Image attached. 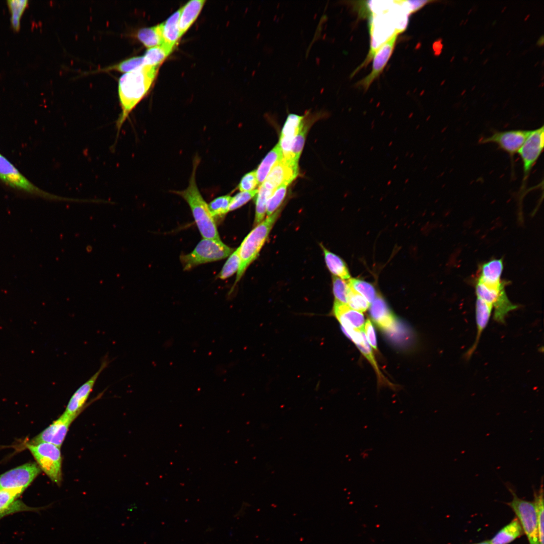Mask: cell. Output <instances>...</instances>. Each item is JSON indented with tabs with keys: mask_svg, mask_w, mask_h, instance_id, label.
I'll list each match as a JSON object with an SVG mask.
<instances>
[{
	"mask_svg": "<svg viewBox=\"0 0 544 544\" xmlns=\"http://www.w3.org/2000/svg\"><path fill=\"white\" fill-rule=\"evenodd\" d=\"M158 68L142 65L120 77L118 90L121 111L116 124L118 134L130 112L147 93Z\"/></svg>",
	"mask_w": 544,
	"mask_h": 544,
	"instance_id": "6da1fadb",
	"label": "cell"
},
{
	"mask_svg": "<svg viewBox=\"0 0 544 544\" xmlns=\"http://www.w3.org/2000/svg\"><path fill=\"white\" fill-rule=\"evenodd\" d=\"M200 160L195 157L187 187L183 190L173 191L188 204L198 229L203 238L221 240L214 218L209 205L204 200L197 187L195 174Z\"/></svg>",
	"mask_w": 544,
	"mask_h": 544,
	"instance_id": "7a4b0ae2",
	"label": "cell"
},
{
	"mask_svg": "<svg viewBox=\"0 0 544 544\" xmlns=\"http://www.w3.org/2000/svg\"><path fill=\"white\" fill-rule=\"evenodd\" d=\"M280 212L281 210H278L257 224L246 236L238 248L240 264L235 284L240 280L249 264L257 257Z\"/></svg>",
	"mask_w": 544,
	"mask_h": 544,
	"instance_id": "3957f363",
	"label": "cell"
},
{
	"mask_svg": "<svg viewBox=\"0 0 544 544\" xmlns=\"http://www.w3.org/2000/svg\"><path fill=\"white\" fill-rule=\"evenodd\" d=\"M507 284V282L501 280L493 283L478 279L475 285L477 297L492 305L494 310V319L502 323H504L508 314L518 307L507 296L505 290Z\"/></svg>",
	"mask_w": 544,
	"mask_h": 544,
	"instance_id": "277c9868",
	"label": "cell"
},
{
	"mask_svg": "<svg viewBox=\"0 0 544 544\" xmlns=\"http://www.w3.org/2000/svg\"><path fill=\"white\" fill-rule=\"evenodd\" d=\"M233 251L221 240L203 238L191 252L181 255L180 259L184 270H187L201 264L224 259Z\"/></svg>",
	"mask_w": 544,
	"mask_h": 544,
	"instance_id": "5b68a950",
	"label": "cell"
},
{
	"mask_svg": "<svg viewBox=\"0 0 544 544\" xmlns=\"http://www.w3.org/2000/svg\"><path fill=\"white\" fill-rule=\"evenodd\" d=\"M27 448L35 458L40 468L55 484L62 481V456L60 448L47 442L28 443Z\"/></svg>",
	"mask_w": 544,
	"mask_h": 544,
	"instance_id": "8992f818",
	"label": "cell"
},
{
	"mask_svg": "<svg viewBox=\"0 0 544 544\" xmlns=\"http://www.w3.org/2000/svg\"><path fill=\"white\" fill-rule=\"evenodd\" d=\"M506 486L513 497L512 501L507 504L516 514L529 543L539 544L536 509L534 502L519 498L510 484L506 483Z\"/></svg>",
	"mask_w": 544,
	"mask_h": 544,
	"instance_id": "52a82bcc",
	"label": "cell"
},
{
	"mask_svg": "<svg viewBox=\"0 0 544 544\" xmlns=\"http://www.w3.org/2000/svg\"><path fill=\"white\" fill-rule=\"evenodd\" d=\"M0 181L25 192L51 200H71L50 194L39 188L24 175L4 156L0 154Z\"/></svg>",
	"mask_w": 544,
	"mask_h": 544,
	"instance_id": "ba28073f",
	"label": "cell"
},
{
	"mask_svg": "<svg viewBox=\"0 0 544 544\" xmlns=\"http://www.w3.org/2000/svg\"><path fill=\"white\" fill-rule=\"evenodd\" d=\"M543 126L530 130L524 143L518 152L522 163L523 176L520 191L522 198L524 194L527 180L531 170L540 156L543 149Z\"/></svg>",
	"mask_w": 544,
	"mask_h": 544,
	"instance_id": "9c48e42d",
	"label": "cell"
},
{
	"mask_svg": "<svg viewBox=\"0 0 544 544\" xmlns=\"http://www.w3.org/2000/svg\"><path fill=\"white\" fill-rule=\"evenodd\" d=\"M530 132V130L522 129L495 131L492 135L482 138L479 142L481 144H496L500 149L508 154L513 167L514 155L518 153Z\"/></svg>",
	"mask_w": 544,
	"mask_h": 544,
	"instance_id": "30bf717a",
	"label": "cell"
},
{
	"mask_svg": "<svg viewBox=\"0 0 544 544\" xmlns=\"http://www.w3.org/2000/svg\"><path fill=\"white\" fill-rule=\"evenodd\" d=\"M41 469L35 463H28L13 468L0 475V489L22 491L40 473Z\"/></svg>",
	"mask_w": 544,
	"mask_h": 544,
	"instance_id": "8fae6325",
	"label": "cell"
},
{
	"mask_svg": "<svg viewBox=\"0 0 544 544\" xmlns=\"http://www.w3.org/2000/svg\"><path fill=\"white\" fill-rule=\"evenodd\" d=\"M78 416L63 413L50 426L35 437L29 443L47 442L60 447L64 440L69 427Z\"/></svg>",
	"mask_w": 544,
	"mask_h": 544,
	"instance_id": "7c38bea8",
	"label": "cell"
},
{
	"mask_svg": "<svg viewBox=\"0 0 544 544\" xmlns=\"http://www.w3.org/2000/svg\"><path fill=\"white\" fill-rule=\"evenodd\" d=\"M108 363V359H104L97 371L76 390L69 401L64 412L65 413L71 416H78L81 413L93 391L97 380Z\"/></svg>",
	"mask_w": 544,
	"mask_h": 544,
	"instance_id": "4fadbf2b",
	"label": "cell"
},
{
	"mask_svg": "<svg viewBox=\"0 0 544 544\" xmlns=\"http://www.w3.org/2000/svg\"><path fill=\"white\" fill-rule=\"evenodd\" d=\"M298 173V164L283 158L275 164L261 184L266 189L275 191L283 184L289 185Z\"/></svg>",
	"mask_w": 544,
	"mask_h": 544,
	"instance_id": "5bb4252c",
	"label": "cell"
},
{
	"mask_svg": "<svg viewBox=\"0 0 544 544\" xmlns=\"http://www.w3.org/2000/svg\"><path fill=\"white\" fill-rule=\"evenodd\" d=\"M307 113L308 112L304 115L290 113L288 115L282 128L279 143L284 159L292 161V148L296 135L306 120Z\"/></svg>",
	"mask_w": 544,
	"mask_h": 544,
	"instance_id": "9a60e30c",
	"label": "cell"
},
{
	"mask_svg": "<svg viewBox=\"0 0 544 544\" xmlns=\"http://www.w3.org/2000/svg\"><path fill=\"white\" fill-rule=\"evenodd\" d=\"M398 33H394L376 50L374 54L371 73L361 81L359 84L367 89L373 81L381 73L394 49Z\"/></svg>",
	"mask_w": 544,
	"mask_h": 544,
	"instance_id": "2e32d148",
	"label": "cell"
},
{
	"mask_svg": "<svg viewBox=\"0 0 544 544\" xmlns=\"http://www.w3.org/2000/svg\"><path fill=\"white\" fill-rule=\"evenodd\" d=\"M23 493L17 490L0 489V520L6 516L24 511H39L44 507L35 508L26 505L17 499Z\"/></svg>",
	"mask_w": 544,
	"mask_h": 544,
	"instance_id": "e0dca14e",
	"label": "cell"
},
{
	"mask_svg": "<svg viewBox=\"0 0 544 544\" xmlns=\"http://www.w3.org/2000/svg\"><path fill=\"white\" fill-rule=\"evenodd\" d=\"M333 312L341 324L343 330H363L365 319L361 312L353 309L347 304L335 301Z\"/></svg>",
	"mask_w": 544,
	"mask_h": 544,
	"instance_id": "ac0fdd59",
	"label": "cell"
},
{
	"mask_svg": "<svg viewBox=\"0 0 544 544\" xmlns=\"http://www.w3.org/2000/svg\"><path fill=\"white\" fill-rule=\"evenodd\" d=\"M493 309V307L492 304L477 297L475 302L477 335L473 344L465 354L466 358L469 359L476 350L482 333L489 322Z\"/></svg>",
	"mask_w": 544,
	"mask_h": 544,
	"instance_id": "d6986e66",
	"label": "cell"
},
{
	"mask_svg": "<svg viewBox=\"0 0 544 544\" xmlns=\"http://www.w3.org/2000/svg\"><path fill=\"white\" fill-rule=\"evenodd\" d=\"M370 315L377 325L385 330L392 327L396 322L394 316L384 300L380 297H377L372 302Z\"/></svg>",
	"mask_w": 544,
	"mask_h": 544,
	"instance_id": "ffe728a7",
	"label": "cell"
},
{
	"mask_svg": "<svg viewBox=\"0 0 544 544\" xmlns=\"http://www.w3.org/2000/svg\"><path fill=\"white\" fill-rule=\"evenodd\" d=\"M205 3L204 0L190 1L180 9L179 29L180 37L196 20Z\"/></svg>",
	"mask_w": 544,
	"mask_h": 544,
	"instance_id": "44dd1931",
	"label": "cell"
},
{
	"mask_svg": "<svg viewBox=\"0 0 544 544\" xmlns=\"http://www.w3.org/2000/svg\"><path fill=\"white\" fill-rule=\"evenodd\" d=\"M180 10L175 12L162 23L163 45L173 49L180 37L179 29V19Z\"/></svg>",
	"mask_w": 544,
	"mask_h": 544,
	"instance_id": "7402d4cb",
	"label": "cell"
},
{
	"mask_svg": "<svg viewBox=\"0 0 544 544\" xmlns=\"http://www.w3.org/2000/svg\"><path fill=\"white\" fill-rule=\"evenodd\" d=\"M523 533L521 525L517 517H515L489 541L491 544H509Z\"/></svg>",
	"mask_w": 544,
	"mask_h": 544,
	"instance_id": "603a6c76",
	"label": "cell"
},
{
	"mask_svg": "<svg viewBox=\"0 0 544 544\" xmlns=\"http://www.w3.org/2000/svg\"><path fill=\"white\" fill-rule=\"evenodd\" d=\"M283 158V152L278 143L268 153L256 170L258 184L259 186L263 182L275 164Z\"/></svg>",
	"mask_w": 544,
	"mask_h": 544,
	"instance_id": "cb8c5ba5",
	"label": "cell"
},
{
	"mask_svg": "<svg viewBox=\"0 0 544 544\" xmlns=\"http://www.w3.org/2000/svg\"><path fill=\"white\" fill-rule=\"evenodd\" d=\"M162 24L140 29L137 33L139 40L148 49L163 44Z\"/></svg>",
	"mask_w": 544,
	"mask_h": 544,
	"instance_id": "d4e9b609",
	"label": "cell"
},
{
	"mask_svg": "<svg viewBox=\"0 0 544 544\" xmlns=\"http://www.w3.org/2000/svg\"><path fill=\"white\" fill-rule=\"evenodd\" d=\"M326 264L329 271L335 277L342 280L350 278L348 268L345 262L337 255L322 247Z\"/></svg>",
	"mask_w": 544,
	"mask_h": 544,
	"instance_id": "484cf974",
	"label": "cell"
},
{
	"mask_svg": "<svg viewBox=\"0 0 544 544\" xmlns=\"http://www.w3.org/2000/svg\"><path fill=\"white\" fill-rule=\"evenodd\" d=\"M504 267L502 259H493L484 263L481 268L479 279L489 282L501 281Z\"/></svg>",
	"mask_w": 544,
	"mask_h": 544,
	"instance_id": "4316f807",
	"label": "cell"
},
{
	"mask_svg": "<svg viewBox=\"0 0 544 544\" xmlns=\"http://www.w3.org/2000/svg\"><path fill=\"white\" fill-rule=\"evenodd\" d=\"M172 49L162 44L148 48L143 56V65L158 67L171 52Z\"/></svg>",
	"mask_w": 544,
	"mask_h": 544,
	"instance_id": "83f0119b",
	"label": "cell"
},
{
	"mask_svg": "<svg viewBox=\"0 0 544 544\" xmlns=\"http://www.w3.org/2000/svg\"><path fill=\"white\" fill-rule=\"evenodd\" d=\"M275 191L269 190L261 184L256 194L255 201V224L261 222L265 216L267 203Z\"/></svg>",
	"mask_w": 544,
	"mask_h": 544,
	"instance_id": "f1b7e54d",
	"label": "cell"
},
{
	"mask_svg": "<svg viewBox=\"0 0 544 544\" xmlns=\"http://www.w3.org/2000/svg\"><path fill=\"white\" fill-rule=\"evenodd\" d=\"M540 488L538 491H534V500L535 503L538 526V539L539 544H543L544 541V515H543V479H541Z\"/></svg>",
	"mask_w": 544,
	"mask_h": 544,
	"instance_id": "f546056e",
	"label": "cell"
},
{
	"mask_svg": "<svg viewBox=\"0 0 544 544\" xmlns=\"http://www.w3.org/2000/svg\"><path fill=\"white\" fill-rule=\"evenodd\" d=\"M351 339L355 343L360 351L375 368L377 373L379 374V377H380L382 375L380 374L376 362H375L371 348L366 338L364 330H362L361 331H357L353 336Z\"/></svg>",
	"mask_w": 544,
	"mask_h": 544,
	"instance_id": "4dcf8cb0",
	"label": "cell"
},
{
	"mask_svg": "<svg viewBox=\"0 0 544 544\" xmlns=\"http://www.w3.org/2000/svg\"><path fill=\"white\" fill-rule=\"evenodd\" d=\"M27 0H9L7 4L9 8L11 17V22L14 30L17 31L20 28L21 16L27 7Z\"/></svg>",
	"mask_w": 544,
	"mask_h": 544,
	"instance_id": "1f68e13d",
	"label": "cell"
},
{
	"mask_svg": "<svg viewBox=\"0 0 544 544\" xmlns=\"http://www.w3.org/2000/svg\"><path fill=\"white\" fill-rule=\"evenodd\" d=\"M231 198L229 195H222L216 197L208 205L214 219L221 218L229 212Z\"/></svg>",
	"mask_w": 544,
	"mask_h": 544,
	"instance_id": "d6a6232c",
	"label": "cell"
},
{
	"mask_svg": "<svg viewBox=\"0 0 544 544\" xmlns=\"http://www.w3.org/2000/svg\"><path fill=\"white\" fill-rule=\"evenodd\" d=\"M143 65V56H134L124 59L116 64L107 66L100 70L108 71H117L122 73L132 71Z\"/></svg>",
	"mask_w": 544,
	"mask_h": 544,
	"instance_id": "836d02e7",
	"label": "cell"
},
{
	"mask_svg": "<svg viewBox=\"0 0 544 544\" xmlns=\"http://www.w3.org/2000/svg\"><path fill=\"white\" fill-rule=\"evenodd\" d=\"M306 118V120L301 127L300 130L296 135L292 148L291 153V160L295 163L298 164V161L302 153L307 134V131L308 128V124L307 118L308 117V113Z\"/></svg>",
	"mask_w": 544,
	"mask_h": 544,
	"instance_id": "e575fe53",
	"label": "cell"
},
{
	"mask_svg": "<svg viewBox=\"0 0 544 544\" xmlns=\"http://www.w3.org/2000/svg\"><path fill=\"white\" fill-rule=\"evenodd\" d=\"M348 285L369 303L372 302L375 298V290L371 284L360 280L351 279L349 281Z\"/></svg>",
	"mask_w": 544,
	"mask_h": 544,
	"instance_id": "d590c367",
	"label": "cell"
},
{
	"mask_svg": "<svg viewBox=\"0 0 544 544\" xmlns=\"http://www.w3.org/2000/svg\"><path fill=\"white\" fill-rule=\"evenodd\" d=\"M288 185L287 184H283L275 190L267 203L266 212L267 216H270L278 210L286 196Z\"/></svg>",
	"mask_w": 544,
	"mask_h": 544,
	"instance_id": "8d00e7d4",
	"label": "cell"
},
{
	"mask_svg": "<svg viewBox=\"0 0 544 544\" xmlns=\"http://www.w3.org/2000/svg\"><path fill=\"white\" fill-rule=\"evenodd\" d=\"M239 264L240 258L238 254V248H237L229 256L228 259L219 274L218 276V278L222 280H225L232 276L238 271Z\"/></svg>",
	"mask_w": 544,
	"mask_h": 544,
	"instance_id": "74e56055",
	"label": "cell"
},
{
	"mask_svg": "<svg viewBox=\"0 0 544 544\" xmlns=\"http://www.w3.org/2000/svg\"><path fill=\"white\" fill-rule=\"evenodd\" d=\"M333 292L335 301L347 304L350 287L346 282L335 276L332 277Z\"/></svg>",
	"mask_w": 544,
	"mask_h": 544,
	"instance_id": "f35d334b",
	"label": "cell"
},
{
	"mask_svg": "<svg viewBox=\"0 0 544 544\" xmlns=\"http://www.w3.org/2000/svg\"><path fill=\"white\" fill-rule=\"evenodd\" d=\"M347 304L353 309L362 312H365L369 308L370 303L350 287Z\"/></svg>",
	"mask_w": 544,
	"mask_h": 544,
	"instance_id": "ab89813d",
	"label": "cell"
},
{
	"mask_svg": "<svg viewBox=\"0 0 544 544\" xmlns=\"http://www.w3.org/2000/svg\"><path fill=\"white\" fill-rule=\"evenodd\" d=\"M258 189L252 191H240L232 197L229 211L235 210L248 202L257 193Z\"/></svg>",
	"mask_w": 544,
	"mask_h": 544,
	"instance_id": "60d3db41",
	"label": "cell"
},
{
	"mask_svg": "<svg viewBox=\"0 0 544 544\" xmlns=\"http://www.w3.org/2000/svg\"><path fill=\"white\" fill-rule=\"evenodd\" d=\"M257 185L258 184L256 170H253L245 174L242 177L238 185V188L240 191H252L256 189Z\"/></svg>",
	"mask_w": 544,
	"mask_h": 544,
	"instance_id": "b9f144b4",
	"label": "cell"
},
{
	"mask_svg": "<svg viewBox=\"0 0 544 544\" xmlns=\"http://www.w3.org/2000/svg\"><path fill=\"white\" fill-rule=\"evenodd\" d=\"M433 1H401V4L408 14L414 13Z\"/></svg>",
	"mask_w": 544,
	"mask_h": 544,
	"instance_id": "7bdbcfd3",
	"label": "cell"
},
{
	"mask_svg": "<svg viewBox=\"0 0 544 544\" xmlns=\"http://www.w3.org/2000/svg\"><path fill=\"white\" fill-rule=\"evenodd\" d=\"M365 334L369 344L374 349H377V341L374 326L369 319L365 324Z\"/></svg>",
	"mask_w": 544,
	"mask_h": 544,
	"instance_id": "ee69618b",
	"label": "cell"
},
{
	"mask_svg": "<svg viewBox=\"0 0 544 544\" xmlns=\"http://www.w3.org/2000/svg\"><path fill=\"white\" fill-rule=\"evenodd\" d=\"M543 44V36H541L539 38V39L538 40V41L537 42V45L539 46H542Z\"/></svg>",
	"mask_w": 544,
	"mask_h": 544,
	"instance_id": "f6af8a7d",
	"label": "cell"
},
{
	"mask_svg": "<svg viewBox=\"0 0 544 544\" xmlns=\"http://www.w3.org/2000/svg\"><path fill=\"white\" fill-rule=\"evenodd\" d=\"M474 544H491L489 540H485L480 542L474 543Z\"/></svg>",
	"mask_w": 544,
	"mask_h": 544,
	"instance_id": "bcb514c9",
	"label": "cell"
}]
</instances>
